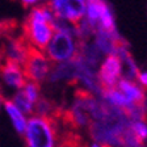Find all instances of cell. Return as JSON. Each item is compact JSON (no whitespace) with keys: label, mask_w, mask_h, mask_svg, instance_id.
<instances>
[{"label":"cell","mask_w":147,"mask_h":147,"mask_svg":"<svg viewBox=\"0 0 147 147\" xmlns=\"http://www.w3.org/2000/svg\"><path fill=\"white\" fill-rule=\"evenodd\" d=\"M38 1H41V0H21V4L25 7V8H28V7L33 5V4L38 3Z\"/></svg>","instance_id":"12"},{"label":"cell","mask_w":147,"mask_h":147,"mask_svg":"<svg viewBox=\"0 0 147 147\" xmlns=\"http://www.w3.org/2000/svg\"><path fill=\"white\" fill-rule=\"evenodd\" d=\"M54 16L76 26L86 15L84 0H51L49 1Z\"/></svg>","instance_id":"4"},{"label":"cell","mask_w":147,"mask_h":147,"mask_svg":"<svg viewBox=\"0 0 147 147\" xmlns=\"http://www.w3.org/2000/svg\"><path fill=\"white\" fill-rule=\"evenodd\" d=\"M21 67L24 76L28 82L41 84L50 74L53 66L51 62L45 55V53L29 45Z\"/></svg>","instance_id":"2"},{"label":"cell","mask_w":147,"mask_h":147,"mask_svg":"<svg viewBox=\"0 0 147 147\" xmlns=\"http://www.w3.org/2000/svg\"><path fill=\"white\" fill-rule=\"evenodd\" d=\"M0 78L5 84L17 89H22L28 83L22 72V67L8 58H4V61L0 64Z\"/></svg>","instance_id":"6"},{"label":"cell","mask_w":147,"mask_h":147,"mask_svg":"<svg viewBox=\"0 0 147 147\" xmlns=\"http://www.w3.org/2000/svg\"><path fill=\"white\" fill-rule=\"evenodd\" d=\"M3 104H4V108H5L9 118L12 119V123H13V126H15V129L17 130V133L18 134L25 133V129H26V119H25L24 114L16 108V105L13 104L12 101L4 98Z\"/></svg>","instance_id":"8"},{"label":"cell","mask_w":147,"mask_h":147,"mask_svg":"<svg viewBox=\"0 0 147 147\" xmlns=\"http://www.w3.org/2000/svg\"><path fill=\"white\" fill-rule=\"evenodd\" d=\"M138 82L141 83L143 87H146V88H147V72L139 74V76H138Z\"/></svg>","instance_id":"11"},{"label":"cell","mask_w":147,"mask_h":147,"mask_svg":"<svg viewBox=\"0 0 147 147\" xmlns=\"http://www.w3.org/2000/svg\"><path fill=\"white\" fill-rule=\"evenodd\" d=\"M101 91L114 89L122 79V62L117 55H108L97 74Z\"/></svg>","instance_id":"5"},{"label":"cell","mask_w":147,"mask_h":147,"mask_svg":"<svg viewBox=\"0 0 147 147\" xmlns=\"http://www.w3.org/2000/svg\"><path fill=\"white\" fill-rule=\"evenodd\" d=\"M116 88L127 98V101L131 105H142L147 100L144 89L138 86V83L130 82V80L125 79V78L119 80Z\"/></svg>","instance_id":"7"},{"label":"cell","mask_w":147,"mask_h":147,"mask_svg":"<svg viewBox=\"0 0 147 147\" xmlns=\"http://www.w3.org/2000/svg\"><path fill=\"white\" fill-rule=\"evenodd\" d=\"M59 125L54 117L33 116L26 122L25 143L26 147H57Z\"/></svg>","instance_id":"1"},{"label":"cell","mask_w":147,"mask_h":147,"mask_svg":"<svg viewBox=\"0 0 147 147\" xmlns=\"http://www.w3.org/2000/svg\"><path fill=\"white\" fill-rule=\"evenodd\" d=\"M43 53L50 62L64 63L71 61L76 55L78 41L75 42L72 34L67 32H55Z\"/></svg>","instance_id":"3"},{"label":"cell","mask_w":147,"mask_h":147,"mask_svg":"<svg viewBox=\"0 0 147 147\" xmlns=\"http://www.w3.org/2000/svg\"><path fill=\"white\" fill-rule=\"evenodd\" d=\"M131 129L142 143L147 141V121H134L131 122Z\"/></svg>","instance_id":"10"},{"label":"cell","mask_w":147,"mask_h":147,"mask_svg":"<svg viewBox=\"0 0 147 147\" xmlns=\"http://www.w3.org/2000/svg\"><path fill=\"white\" fill-rule=\"evenodd\" d=\"M13 104L16 105L20 112L25 114H33V109H34V104L30 101V98L28 97V95L25 93L24 89H20V91L13 96Z\"/></svg>","instance_id":"9"}]
</instances>
